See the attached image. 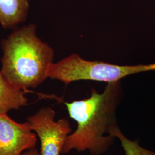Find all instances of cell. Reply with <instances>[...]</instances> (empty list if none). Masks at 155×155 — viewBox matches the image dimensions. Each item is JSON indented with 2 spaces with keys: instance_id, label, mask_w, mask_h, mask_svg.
Wrapping results in <instances>:
<instances>
[{
  "instance_id": "6da1fadb",
  "label": "cell",
  "mask_w": 155,
  "mask_h": 155,
  "mask_svg": "<svg viewBox=\"0 0 155 155\" xmlns=\"http://www.w3.org/2000/svg\"><path fill=\"white\" fill-rule=\"evenodd\" d=\"M122 97V84L117 81L107 83L101 93L92 89L89 98L64 102L77 128L67 136L61 154L72 150L78 152L88 150L91 155L107 152L116 139L112 132L118 127L116 111Z\"/></svg>"
},
{
  "instance_id": "277c9868",
  "label": "cell",
  "mask_w": 155,
  "mask_h": 155,
  "mask_svg": "<svg viewBox=\"0 0 155 155\" xmlns=\"http://www.w3.org/2000/svg\"><path fill=\"white\" fill-rule=\"evenodd\" d=\"M55 111L50 107L41 108L27 118L31 129L41 143V155H60L67 136L71 133L69 121L61 118L55 121Z\"/></svg>"
},
{
  "instance_id": "8992f818",
  "label": "cell",
  "mask_w": 155,
  "mask_h": 155,
  "mask_svg": "<svg viewBox=\"0 0 155 155\" xmlns=\"http://www.w3.org/2000/svg\"><path fill=\"white\" fill-rule=\"evenodd\" d=\"M29 0H0V24L11 29L26 20Z\"/></svg>"
},
{
  "instance_id": "9c48e42d",
  "label": "cell",
  "mask_w": 155,
  "mask_h": 155,
  "mask_svg": "<svg viewBox=\"0 0 155 155\" xmlns=\"http://www.w3.org/2000/svg\"><path fill=\"white\" fill-rule=\"evenodd\" d=\"M22 155H41L40 153L38 151V150L35 147L27 150L23 152Z\"/></svg>"
},
{
  "instance_id": "52a82bcc",
  "label": "cell",
  "mask_w": 155,
  "mask_h": 155,
  "mask_svg": "<svg viewBox=\"0 0 155 155\" xmlns=\"http://www.w3.org/2000/svg\"><path fill=\"white\" fill-rule=\"evenodd\" d=\"M25 90L10 83L0 71V114L11 110H18L27 104Z\"/></svg>"
},
{
  "instance_id": "3957f363",
  "label": "cell",
  "mask_w": 155,
  "mask_h": 155,
  "mask_svg": "<svg viewBox=\"0 0 155 155\" xmlns=\"http://www.w3.org/2000/svg\"><path fill=\"white\" fill-rule=\"evenodd\" d=\"M155 70V63L150 64L122 66L101 61H87L73 54L50 67L48 77L67 85L78 81H94L107 83L140 72Z\"/></svg>"
},
{
  "instance_id": "ba28073f",
  "label": "cell",
  "mask_w": 155,
  "mask_h": 155,
  "mask_svg": "<svg viewBox=\"0 0 155 155\" xmlns=\"http://www.w3.org/2000/svg\"><path fill=\"white\" fill-rule=\"evenodd\" d=\"M112 134L121 142L125 155H155V151L145 149L141 147L137 141L127 138L119 126L113 129Z\"/></svg>"
},
{
  "instance_id": "7a4b0ae2",
  "label": "cell",
  "mask_w": 155,
  "mask_h": 155,
  "mask_svg": "<svg viewBox=\"0 0 155 155\" xmlns=\"http://www.w3.org/2000/svg\"><path fill=\"white\" fill-rule=\"evenodd\" d=\"M2 56L0 71L19 89L36 88L48 78L54 52L36 33L31 24L17 29L1 43Z\"/></svg>"
},
{
  "instance_id": "5b68a950",
  "label": "cell",
  "mask_w": 155,
  "mask_h": 155,
  "mask_svg": "<svg viewBox=\"0 0 155 155\" xmlns=\"http://www.w3.org/2000/svg\"><path fill=\"white\" fill-rule=\"evenodd\" d=\"M33 132L28 121L18 123L0 114V155H22L35 148L38 139Z\"/></svg>"
}]
</instances>
